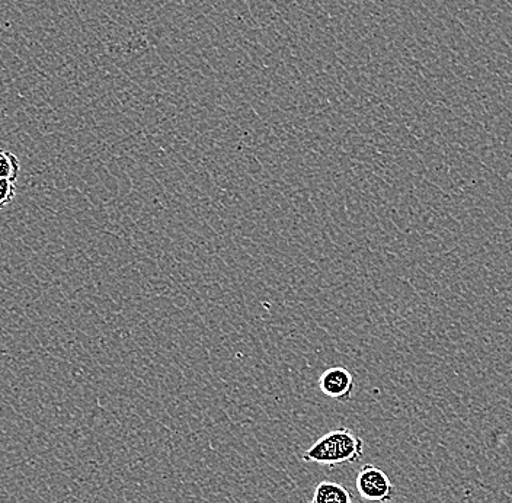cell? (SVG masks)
I'll return each instance as SVG.
<instances>
[{
	"instance_id": "cell-1",
	"label": "cell",
	"mask_w": 512,
	"mask_h": 503,
	"mask_svg": "<svg viewBox=\"0 0 512 503\" xmlns=\"http://www.w3.org/2000/svg\"><path fill=\"white\" fill-rule=\"evenodd\" d=\"M364 447L366 445L358 435L342 426L319 438L309 450L304 451L302 460L319 466H347L363 458Z\"/></svg>"
},
{
	"instance_id": "cell-2",
	"label": "cell",
	"mask_w": 512,
	"mask_h": 503,
	"mask_svg": "<svg viewBox=\"0 0 512 503\" xmlns=\"http://www.w3.org/2000/svg\"><path fill=\"white\" fill-rule=\"evenodd\" d=\"M357 492L364 501L389 503L395 498V486L386 473L373 464L361 467L357 474Z\"/></svg>"
},
{
	"instance_id": "cell-3",
	"label": "cell",
	"mask_w": 512,
	"mask_h": 503,
	"mask_svg": "<svg viewBox=\"0 0 512 503\" xmlns=\"http://www.w3.org/2000/svg\"><path fill=\"white\" fill-rule=\"evenodd\" d=\"M320 392L339 402H348L354 394V377L347 368L331 367L319 378Z\"/></svg>"
},
{
	"instance_id": "cell-4",
	"label": "cell",
	"mask_w": 512,
	"mask_h": 503,
	"mask_svg": "<svg viewBox=\"0 0 512 503\" xmlns=\"http://www.w3.org/2000/svg\"><path fill=\"white\" fill-rule=\"evenodd\" d=\"M310 503H354L350 490L335 482H320Z\"/></svg>"
},
{
	"instance_id": "cell-5",
	"label": "cell",
	"mask_w": 512,
	"mask_h": 503,
	"mask_svg": "<svg viewBox=\"0 0 512 503\" xmlns=\"http://www.w3.org/2000/svg\"><path fill=\"white\" fill-rule=\"evenodd\" d=\"M19 169H21V165H19L18 156L8 150L0 149V178L16 181Z\"/></svg>"
},
{
	"instance_id": "cell-6",
	"label": "cell",
	"mask_w": 512,
	"mask_h": 503,
	"mask_svg": "<svg viewBox=\"0 0 512 503\" xmlns=\"http://www.w3.org/2000/svg\"><path fill=\"white\" fill-rule=\"evenodd\" d=\"M16 194L15 181L0 178V208L6 207L14 201Z\"/></svg>"
}]
</instances>
